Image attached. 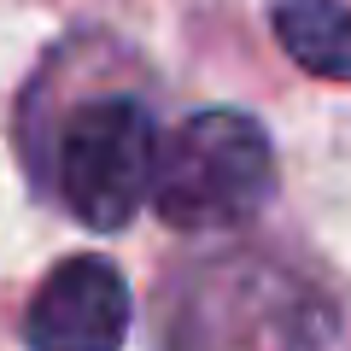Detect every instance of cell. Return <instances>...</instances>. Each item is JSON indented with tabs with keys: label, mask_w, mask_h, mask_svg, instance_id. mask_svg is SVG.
Wrapping results in <instances>:
<instances>
[{
	"label": "cell",
	"mask_w": 351,
	"mask_h": 351,
	"mask_svg": "<svg viewBox=\"0 0 351 351\" xmlns=\"http://www.w3.org/2000/svg\"><path fill=\"white\" fill-rule=\"evenodd\" d=\"M164 351H346L339 299L276 252H217L158 293Z\"/></svg>",
	"instance_id": "cell-1"
},
{
	"label": "cell",
	"mask_w": 351,
	"mask_h": 351,
	"mask_svg": "<svg viewBox=\"0 0 351 351\" xmlns=\"http://www.w3.org/2000/svg\"><path fill=\"white\" fill-rule=\"evenodd\" d=\"M276 141L252 112L205 106L182 117L170 135H158L152 152L147 205L176 234H223L246 228L276 199Z\"/></svg>",
	"instance_id": "cell-2"
},
{
	"label": "cell",
	"mask_w": 351,
	"mask_h": 351,
	"mask_svg": "<svg viewBox=\"0 0 351 351\" xmlns=\"http://www.w3.org/2000/svg\"><path fill=\"white\" fill-rule=\"evenodd\" d=\"M152 152L158 123L141 94H88L59 123H36V141L24 135V158L59 193V205L100 234H117L141 217L152 188Z\"/></svg>",
	"instance_id": "cell-3"
},
{
	"label": "cell",
	"mask_w": 351,
	"mask_h": 351,
	"mask_svg": "<svg viewBox=\"0 0 351 351\" xmlns=\"http://www.w3.org/2000/svg\"><path fill=\"white\" fill-rule=\"evenodd\" d=\"M135 299L129 281L112 258L100 252H76L53 263L47 281L36 287L24 311V346L29 351H123Z\"/></svg>",
	"instance_id": "cell-4"
},
{
	"label": "cell",
	"mask_w": 351,
	"mask_h": 351,
	"mask_svg": "<svg viewBox=\"0 0 351 351\" xmlns=\"http://www.w3.org/2000/svg\"><path fill=\"white\" fill-rule=\"evenodd\" d=\"M263 12L304 76L351 82V0H263Z\"/></svg>",
	"instance_id": "cell-5"
}]
</instances>
